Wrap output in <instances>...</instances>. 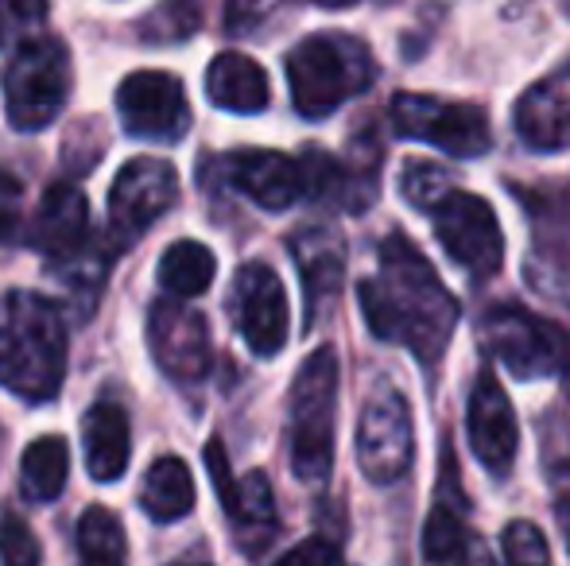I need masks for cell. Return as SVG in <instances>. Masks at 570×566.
Wrapping results in <instances>:
<instances>
[{
	"label": "cell",
	"mask_w": 570,
	"mask_h": 566,
	"mask_svg": "<svg viewBox=\"0 0 570 566\" xmlns=\"http://www.w3.org/2000/svg\"><path fill=\"white\" fill-rule=\"evenodd\" d=\"M357 302L376 338L407 346L423 365L443 357L458 322L454 295L404 237H389L381 245V272L357 284Z\"/></svg>",
	"instance_id": "cell-1"
},
{
	"label": "cell",
	"mask_w": 570,
	"mask_h": 566,
	"mask_svg": "<svg viewBox=\"0 0 570 566\" xmlns=\"http://www.w3.org/2000/svg\"><path fill=\"white\" fill-rule=\"evenodd\" d=\"M67 377V322L51 299L8 291L0 299V385L28 404L59 396Z\"/></svg>",
	"instance_id": "cell-2"
},
{
	"label": "cell",
	"mask_w": 570,
	"mask_h": 566,
	"mask_svg": "<svg viewBox=\"0 0 570 566\" xmlns=\"http://www.w3.org/2000/svg\"><path fill=\"white\" fill-rule=\"evenodd\" d=\"M376 67L361 39L350 36H307L287 54L292 101L307 121L331 117L334 109L368 90Z\"/></svg>",
	"instance_id": "cell-3"
},
{
	"label": "cell",
	"mask_w": 570,
	"mask_h": 566,
	"mask_svg": "<svg viewBox=\"0 0 570 566\" xmlns=\"http://www.w3.org/2000/svg\"><path fill=\"white\" fill-rule=\"evenodd\" d=\"M292 424H287V446H292V469L299 481H326L334 466V411H338V357L331 346L315 349L299 365L292 385Z\"/></svg>",
	"instance_id": "cell-4"
},
{
	"label": "cell",
	"mask_w": 570,
	"mask_h": 566,
	"mask_svg": "<svg viewBox=\"0 0 570 566\" xmlns=\"http://www.w3.org/2000/svg\"><path fill=\"white\" fill-rule=\"evenodd\" d=\"M4 109L8 125L20 132H39L62 113L70 98V51L62 39L39 36L16 47L4 62Z\"/></svg>",
	"instance_id": "cell-5"
},
{
	"label": "cell",
	"mask_w": 570,
	"mask_h": 566,
	"mask_svg": "<svg viewBox=\"0 0 570 566\" xmlns=\"http://www.w3.org/2000/svg\"><path fill=\"white\" fill-rule=\"evenodd\" d=\"M481 346L520 380L556 377L570 361V334L524 307L489 310L481 318Z\"/></svg>",
	"instance_id": "cell-6"
},
{
	"label": "cell",
	"mask_w": 570,
	"mask_h": 566,
	"mask_svg": "<svg viewBox=\"0 0 570 566\" xmlns=\"http://www.w3.org/2000/svg\"><path fill=\"white\" fill-rule=\"evenodd\" d=\"M175 202H179V175L167 159H128L109 187V249L128 252Z\"/></svg>",
	"instance_id": "cell-7"
},
{
	"label": "cell",
	"mask_w": 570,
	"mask_h": 566,
	"mask_svg": "<svg viewBox=\"0 0 570 566\" xmlns=\"http://www.w3.org/2000/svg\"><path fill=\"white\" fill-rule=\"evenodd\" d=\"M392 129L407 140H423L431 148H443L446 156L473 159L485 156L493 132H489V117L478 106H462V101H439L428 93H400L392 98Z\"/></svg>",
	"instance_id": "cell-8"
},
{
	"label": "cell",
	"mask_w": 570,
	"mask_h": 566,
	"mask_svg": "<svg viewBox=\"0 0 570 566\" xmlns=\"http://www.w3.org/2000/svg\"><path fill=\"white\" fill-rule=\"evenodd\" d=\"M415 458V427L407 400L381 385L365 400L357 419V466L373 485H392L407 474Z\"/></svg>",
	"instance_id": "cell-9"
},
{
	"label": "cell",
	"mask_w": 570,
	"mask_h": 566,
	"mask_svg": "<svg viewBox=\"0 0 570 566\" xmlns=\"http://www.w3.org/2000/svg\"><path fill=\"white\" fill-rule=\"evenodd\" d=\"M435 218V237L454 265H462L470 276H493L504 260V234L493 206L481 195L451 190L443 202L431 210Z\"/></svg>",
	"instance_id": "cell-10"
},
{
	"label": "cell",
	"mask_w": 570,
	"mask_h": 566,
	"mask_svg": "<svg viewBox=\"0 0 570 566\" xmlns=\"http://www.w3.org/2000/svg\"><path fill=\"white\" fill-rule=\"evenodd\" d=\"M117 113L128 137L175 143L190 129L187 90L167 70H136L117 86Z\"/></svg>",
	"instance_id": "cell-11"
},
{
	"label": "cell",
	"mask_w": 570,
	"mask_h": 566,
	"mask_svg": "<svg viewBox=\"0 0 570 566\" xmlns=\"http://www.w3.org/2000/svg\"><path fill=\"white\" fill-rule=\"evenodd\" d=\"M206 469L214 477V489H218V500L229 516L237 547H245L248 555H261L276 536V497H272L268 474L253 469L245 477H233L226 446L218 438H210V446H206Z\"/></svg>",
	"instance_id": "cell-12"
},
{
	"label": "cell",
	"mask_w": 570,
	"mask_h": 566,
	"mask_svg": "<svg viewBox=\"0 0 570 566\" xmlns=\"http://www.w3.org/2000/svg\"><path fill=\"white\" fill-rule=\"evenodd\" d=\"M233 318L256 357H276L287 346L292 310H287L284 280L261 260L240 265L233 276Z\"/></svg>",
	"instance_id": "cell-13"
},
{
	"label": "cell",
	"mask_w": 570,
	"mask_h": 566,
	"mask_svg": "<svg viewBox=\"0 0 570 566\" xmlns=\"http://www.w3.org/2000/svg\"><path fill=\"white\" fill-rule=\"evenodd\" d=\"M148 341L156 365L179 385H198L210 373V330L198 310L159 299L148 315Z\"/></svg>",
	"instance_id": "cell-14"
},
{
	"label": "cell",
	"mask_w": 570,
	"mask_h": 566,
	"mask_svg": "<svg viewBox=\"0 0 570 566\" xmlns=\"http://www.w3.org/2000/svg\"><path fill=\"white\" fill-rule=\"evenodd\" d=\"M470 446L478 454V461L489 474H509L517 461L520 446V427L512 400L504 396V385L497 380L493 369H485L473 385L470 396Z\"/></svg>",
	"instance_id": "cell-15"
},
{
	"label": "cell",
	"mask_w": 570,
	"mask_h": 566,
	"mask_svg": "<svg viewBox=\"0 0 570 566\" xmlns=\"http://www.w3.org/2000/svg\"><path fill=\"white\" fill-rule=\"evenodd\" d=\"M222 171L261 210H287V206L299 202V195H307V187H303V163L287 159L284 151H268V148L233 151V156H226V163H222Z\"/></svg>",
	"instance_id": "cell-16"
},
{
	"label": "cell",
	"mask_w": 570,
	"mask_h": 566,
	"mask_svg": "<svg viewBox=\"0 0 570 566\" xmlns=\"http://www.w3.org/2000/svg\"><path fill=\"white\" fill-rule=\"evenodd\" d=\"M28 241L47 257H67V252L82 249L94 241L90 234V202L78 187L70 182H55L47 187L43 202H39L36 218H31Z\"/></svg>",
	"instance_id": "cell-17"
},
{
	"label": "cell",
	"mask_w": 570,
	"mask_h": 566,
	"mask_svg": "<svg viewBox=\"0 0 570 566\" xmlns=\"http://www.w3.org/2000/svg\"><path fill=\"white\" fill-rule=\"evenodd\" d=\"M517 132L535 151L570 148V75L543 78L517 101Z\"/></svg>",
	"instance_id": "cell-18"
},
{
	"label": "cell",
	"mask_w": 570,
	"mask_h": 566,
	"mask_svg": "<svg viewBox=\"0 0 570 566\" xmlns=\"http://www.w3.org/2000/svg\"><path fill=\"white\" fill-rule=\"evenodd\" d=\"M292 252H295V265H299L303 287H307V318L315 322L318 310L342 291L345 249L338 234H331L323 226H307L303 234L292 237Z\"/></svg>",
	"instance_id": "cell-19"
},
{
	"label": "cell",
	"mask_w": 570,
	"mask_h": 566,
	"mask_svg": "<svg viewBox=\"0 0 570 566\" xmlns=\"http://www.w3.org/2000/svg\"><path fill=\"white\" fill-rule=\"evenodd\" d=\"M206 98L226 113H261L268 109V75L256 59L240 51H222L206 70Z\"/></svg>",
	"instance_id": "cell-20"
},
{
	"label": "cell",
	"mask_w": 570,
	"mask_h": 566,
	"mask_svg": "<svg viewBox=\"0 0 570 566\" xmlns=\"http://www.w3.org/2000/svg\"><path fill=\"white\" fill-rule=\"evenodd\" d=\"M86 438V469L94 481H117L128 469V454H132V430H128L125 408L101 400L86 411L82 419Z\"/></svg>",
	"instance_id": "cell-21"
},
{
	"label": "cell",
	"mask_w": 570,
	"mask_h": 566,
	"mask_svg": "<svg viewBox=\"0 0 570 566\" xmlns=\"http://www.w3.org/2000/svg\"><path fill=\"white\" fill-rule=\"evenodd\" d=\"M109 257H114L109 241L106 245L90 241V245H82V249L67 252V257H55L51 268H47V272L62 284V295H67L70 315L75 318H90L94 307H98L101 287H106V272H109Z\"/></svg>",
	"instance_id": "cell-22"
},
{
	"label": "cell",
	"mask_w": 570,
	"mask_h": 566,
	"mask_svg": "<svg viewBox=\"0 0 570 566\" xmlns=\"http://www.w3.org/2000/svg\"><path fill=\"white\" fill-rule=\"evenodd\" d=\"M140 508L156 524H171L195 508V477L183 458H159L148 466L140 485Z\"/></svg>",
	"instance_id": "cell-23"
},
{
	"label": "cell",
	"mask_w": 570,
	"mask_h": 566,
	"mask_svg": "<svg viewBox=\"0 0 570 566\" xmlns=\"http://www.w3.org/2000/svg\"><path fill=\"white\" fill-rule=\"evenodd\" d=\"M70 474V450L62 435H43L23 450L20 458V489L28 500L47 505V500H59L67 489Z\"/></svg>",
	"instance_id": "cell-24"
},
{
	"label": "cell",
	"mask_w": 570,
	"mask_h": 566,
	"mask_svg": "<svg viewBox=\"0 0 570 566\" xmlns=\"http://www.w3.org/2000/svg\"><path fill=\"white\" fill-rule=\"evenodd\" d=\"M214 272H218V260L203 241H175L159 257V287L171 291L175 299L203 295L214 284Z\"/></svg>",
	"instance_id": "cell-25"
},
{
	"label": "cell",
	"mask_w": 570,
	"mask_h": 566,
	"mask_svg": "<svg viewBox=\"0 0 570 566\" xmlns=\"http://www.w3.org/2000/svg\"><path fill=\"white\" fill-rule=\"evenodd\" d=\"M78 563L82 566H128L125 528L106 505H90L78 520Z\"/></svg>",
	"instance_id": "cell-26"
},
{
	"label": "cell",
	"mask_w": 570,
	"mask_h": 566,
	"mask_svg": "<svg viewBox=\"0 0 570 566\" xmlns=\"http://www.w3.org/2000/svg\"><path fill=\"white\" fill-rule=\"evenodd\" d=\"M465 524L462 513L446 500H439L435 513L428 516V528H423V555L431 566H454L465 552Z\"/></svg>",
	"instance_id": "cell-27"
},
{
	"label": "cell",
	"mask_w": 570,
	"mask_h": 566,
	"mask_svg": "<svg viewBox=\"0 0 570 566\" xmlns=\"http://www.w3.org/2000/svg\"><path fill=\"white\" fill-rule=\"evenodd\" d=\"M203 23L195 0H164L156 12H148V20L140 23V36L148 43H179V39H190Z\"/></svg>",
	"instance_id": "cell-28"
},
{
	"label": "cell",
	"mask_w": 570,
	"mask_h": 566,
	"mask_svg": "<svg viewBox=\"0 0 570 566\" xmlns=\"http://www.w3.org/2000/svg\"><path fill=\"white\" fill-rule=\"evenodd\" d=\"M299 0H226V31L229 36H256L276 23Z\"/></svg>",
	"instance_id": "cell-29"
},
{
	"label": "cell",
	"mask_w": 570,
	"mask_h": 566,
	"mask_svg": "<svg viewBox=\"0 0 570 566\" xmlns=\"http://www.w3.org/2000/svg\"><path fill=\"white\" fill-rule=\"evenodd\" d=\"M400 190H404L407 202L431 214L446 195H451V179H446L435 163H407V171L400 175Z\"/></svg>",
	"instance_id": "cell-30"
},
{
	"label": "cell",
	"mask_w": 570,
	"mask_h": 566,
	"mask_svg": "<svg viewBox=\"0 0 570 566\" xmlns=\"http://www.w3.org/2000/svg\"><path fill=\"white\" fill-rule=\"evenodd\" d=\"M504 563L509 566H551V547L543 532L528 520H512L504 528Z\"/></svg>",
	"instance_id": "cell-31"
},
{
	"label": "cell",
	"mask_w": 570,
	"mask_h": 566,
	"mask_svg": "<svg viewBox=\"0 0 570 566\" xmlns=\"http://www.w3.org/2000/svg\"><path fill=\"white\" fill-rule=\"evenodd\" d=\"M0 563L4 566H39L43 552H39L36 532L23 524V516L8 513L0 520Z\"/></svg>",
	"instance_id": "cell-32"
},
{
	"label": "cell",
	"mask_w": 570,
	"mask_h": 566,
	"mask_svg": "<svg viewBox=\"0 0 570 566\" xmlns=\"http://www.w3.org/2000/svg\"><path fill=\"white\" fill-rule=\"evenodd\" d=\"M43 20H47V0H0V47L23 39Z\"/></svg>",
	"instance_id": "cell-33"
},
{
	"label": "cell",
	"mask_w": 570,
	"mask_h": 566,
	"mask_svg": "<svg viewBox=\"0 0 570 566\" xmlns=\"http://www.w3.org/2000/svg\"><path fill=\"white\" fill-rule=\"evenodd\" d=\"M23 237V182L0 171V241Z\"/></svg>",
	"instance_id": "cell-34"
},
{
	"label": "cell",
	"mask_w": 570,
	"mask_h": 566,
	"mask_svg": "<svg viewBox=\"0 0 570 566\" xmlns=\"http://www.w3.org/2000/svg\"><path fill=\"white\" fill-rule=\"evenodd\" d=\"M276 566H338V547L323 536L303 539V544L292 547V552H287Z\"/></svg>",
	"instance_id": "cell-35"
},
{
	"label": "cell",
	"mask_w": 570,
	"mask_h": 566,
	"mask_svg": "<svg viewBox=\"0 0 570 566\" xmlns=\"http://www.w3.org/2000/svg\"><path fill=\"white\" fill-rule=\"evenodd\" d=\"M556 516H559V528H563L567 547H570V466L559 469V477H556Z\"/></svg>",
	"instance_id": "cell-36"
},
{
	"label": "cell",
	"mask_w": 570,
	"mask_h": 566,
	"mask_svg": "<svg viewBox=\"0 0 570 566\" xmlns=\"http://www.w3.org/2000/svg\"><path fill=\"white\" fill-rule=\"evenodd\" d=\"M454 566H497L493 563V555H489L485 552V547H481V544H465V552H462V559H458Z\"/></svg>",
	"instance_id": "cell-37"
},
{
	"label": "cell",
	"mask_w": 570,
	"mask_h": 566,
	"mask_svg": "<svg viewBox=\"0 0 570 566\" xmlns=\"http://www.w3.org/2000/svg\"><path fill=\"white\" fill-rule=\"evenodd\" d=\"M323 8H331V12H338V8H350V4H357V0H318Z\"/></svg>",
	"instance_id": "cell-38"
},
{
	"label": "cell",
	"mask_w": 570,
	"mask_h": 566,
	"mask_svg": "<svg viewBox=\"0 0 570 566\" xmlns=\"http://www.w3.org/2000/svg\"><path fill=\"white\" fill-rule=\"evenodd\" d=\"M175 566H203V563H175Z\"/></svg>",
	"instance_id": "cell-39"
}]
</instances>
